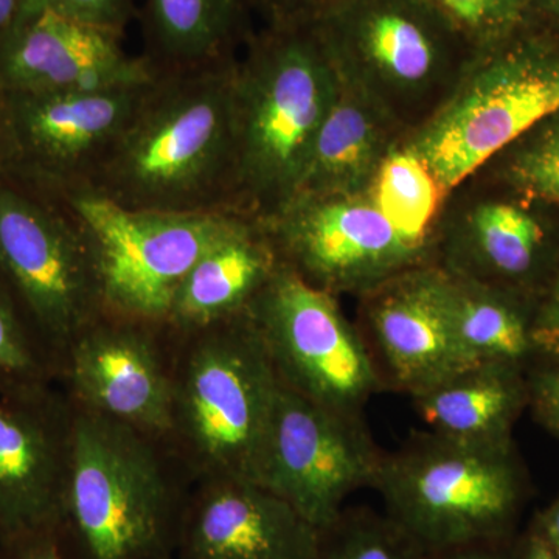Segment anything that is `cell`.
<instances>
[{"mask_svg": "<svg viewBox=\"0 0 559 559\" xmlns=\"http://www.w3.org/2000/svg\"><path fill=\"white\" fill-rule=\"evenodd\" d=\"M235 61L157 73L84 187L132 210L235 209Z\"/></svg>", "mask_w": 559, "mask_h": 559, "instance_id": "cell-1", "label": "cell"}, {"mask_svg": "<svg viewBox=\"0 0 559 559\" xmlns=\"http://www.w3.org/2000/svg\"><path fill=\"white\" fill-rule=\"evenodd\" d=\"M340 75L312 25L253 32L234 64V205L271 215L296 197Z\"/></svg>", "mask_w": 559, "mask_h": 559, "instance_id": "cell-2", "label": "cell"}, {"mask_svg": "<svg viewBox=\"0 0 559 559\" xmlns=\"http://www.w3.org/2000/svg\"><path fill=\"white\" fill-rule=\"evenodd\" d=\"M190 488L164 443L75 409L68 489L57 527L62 555L175 559Z\"/></svg>", "mask_w": 559, "mask_h": 559, "instance_id": "cell-3", "label": "cell"}, {"mask_svg": "<svg viewBox=\"0 0 559 559\" xmlns=\"http://www.w3.org/2000/svg\"><path fill=\"white\" fill-rule=\"evenodd\" d=\"M173 341L171 423L165 447L191 485L257 481L280 384L248 312Z\"/></svg>", "mask_w": 559, "mask_h": 559, "instance_id": "cell-4", "label": "cell"}, {"mask_svg": "<svg viewBox=\"0 0 559 559\" xmlns=\"http://www.w3.org/2000/svg\"><path fill=\"white\" fill-rule=\"evenodd\" d=\"M311 25L340 79L406 139L448 100L476 55L425 0H334Z\"/></svg>", "mask_w": 559, "mask_h": 559, "instance_id": "cell-5", "label": "cell"}, {"mask_svg": "<svg viewBox=\"0 0 559 559\" xmlns=\"http://www.w3.org/2000/svg\"><path fill=\"white\" fill-rule=\"evenodd\" d=\"M559 109V36L532 20L474 55L441 108L404 140L444 197Z\"/></svg>", "mask_w": 559, "mask_h": 559, "instance_id": "cell-6", "label": "cell"}, {"mask_svg": "<svg viewBox=\"0 0 559 559\" xmlns=\"http://www.w3.org/2000/svg\"><path fill=\"white\" fill-rule=\"evenodd\" d=\"M385 513L432 554L514 538L525 477L510 444L414 433L382 457L374 488Z\"/></svg>", "mask_w": 559, "mask_h": 559, "instance_id": "cell-7", "label": "cell"}, {"mask_svg": "<svg viewBox=\"0 0 559 559\" xmlns=\"http://www.w3.org/2000/svg\"><path fill=\"white\" fill-rule=\"evenodd\" d=\"M0 271L57 367L106 314L90 235L57 197L0 176Z\"/></svg>", "mask_w": 559, "mask_h": 559, "instance_id": "cell-8", "label": "cell"}, {"mask_svg": "<svg viewBox=\"0 0 559 559\" xmlns=\"http://www.w3.org/2000/svg\"><path fill=\"white\" fill-rule=\"evenodd\" d=\"M44 193L57 197L90 235L106 314L162 325L182 280L241 212L132 210L84 186Z\"/></svg>", "mask_w": 559, "mask_h": 559, "instance_id": "cell-9", "label": "cell"}, {"mask_svg": "<svg viewBox=\"0 0 559 559\" xmlns=\"http://www.w3.org/2000/svg\"><path fill=\"white\" fill-rule=\"evenodd\" d=\"M263 221L283 266L336 297L436 264L433 241L401 229L371 194L299 193Z\"/></svg>", "mask_w": 559, "mask_h": 559, "instance_id": "cell-10", "label": "cell"}, {"mask_svg": "<svg viewBox=\"0 0 559 559\" xmlns=\"http://www.w3.org/2000/svg\"><path fill=\"white\" fill-rule=\"evenodd\" d=\"M337 299L282 264L250 305L248 318L283 388L362 417L384 382L359 326Z\"/></svg>", "mask_w": 559, "mask_h": 559, "instance_id": "cell-11", "label": "cell"}, {"mask_svg": "<svg viewBox=\"0 0 559 559\" xmlns=\"http://www.w3.org/2000/svg\"><path fill=\"white\" fill-rule=\"evenodd\" d=\"M432 237L436 266L536 304L559 255V207L477 171L444 197Z\"/></svg>", "mask_w": 559, "mask_h": 559, "instance_id": "cell-12", "label": "cell"}, {"mask_svg": "<svg viewBox=\"0 0 559 559\" xmlns=\"http://www.w3.org/2000/svg\"><path fill=\"white\" fill-rule=\"evenodd\" d=\"M382 457L362 417L320 406L280 384L257 484L323 530L341 516L353 492L374 488Z\"/></svg>", "mask_w": 559, "mask_h": 559, "instance_id": "cell-13", "label": "cell"}, {"mask_svg": "<svg viewBox=\"0 0 559 559\" xmlns=\"http://www.w3.org/2000/svg\"><path fill=\"white\" fill-rule=\"evenodd\" d=\"M151 81L119 90L0 92V176L40 191L86 186Z\"/></svg>", "mask_w": 559, "mask_h": 559, "instance_id": "cell-14", "label": "cell"}, {"mask_svg": "<svg viewBox=\"0 0 559 559\" xmlns=\"http://www.w3.org/2000/svg\"><path fill=\"white\" fill-rule=\"evenodd\" d=\"M175 341L167 326L105 314L70 345L58 385L75 409L167 443Z\"/></svg>", "mask_w": 559, "mask_h": 559, "instance_id": "cell-15", "label": "cell"}, {"mask_svg": "<svg viewBox=\"0 0 559 559\" xmlns=\"http://www.w3.org/2000/svg\"><path fill=\"white\" fill-rule=\"evenodd\" d=\"M123 38L47 0H25L0 38V92L119 90L156 79V70L130 53Z\"/></svg>", "mask_w": 559, "mask_h": 559, "instance_id": "cell-16", "label": "cell"}, {"mask_svg": "<svg viewBox=\"0 0 559 559\" xmlns=\"http://www.w3.org/2000/svg\"><path fill=\"white\" fill-rule=\"evenodd\" d=\"M75 409L60 385L0 395V544L57 532Z\"/></svg>", "mask_w": 559, "mask_h": 559, "instance_id": "cell-17", "label": "cell"}, {"mask_svg": "<svg viewBox=\"0 0 559 559\" xmlns=\"http://www.w3.org/2000/svg\"><path fill=\"white\" fill-rule=\"evenodd\" d=\"M359 299L364 340L388 384L415 396L469 366L452 333L440 267H415Z\"/></svg>", "mask_w": 559, "mask_h": 559, "instance_id": "cell-18", "label": "cell"}, {"mask_svg": "<svg viewBox=\"0 0 559 559\" xmlns=\"http://www.w3.org/2000/svg\"><path fill=\"white\" fill-rule=\"evenodd\" d=\"M320 530L253 480L191 485L175 559H316Z\"/></svg>", "mask_w": 559, "mask_h": 559, "instance_id": "cell-19", "label": "cell"}, {"mask_svg": "<svg viewBox=\"0 0 559 559\" xmlns=\"http://www.w3.org/2000/svg\"><path fill=\"white\" fill-rule=\"evenodd\" d=\"M280 266L263 218L241 210L182 280L164 325L183 336L245 316Z\"/></svg>", "mask_w": 559, "mask_h": 559, "instance_id": "cell-20", "label": "cell"}, {"mask_svg": "<svg viewBox=\"0 0 559 559\" xmlns=\"http://www.w3.org/2000/svg\"><path fill=\"white\" fill-rule=\"evenodd\" d=\"M404 140L406 134L384 109L340 79L297 194H370Z\"/></svg>", "mask_w": 559, "mask_h": 559, "instance_id": "cell-21", "label": "cell"}, {"mask_svg": "<svg viewBox=\"0 0 559 559\" xmlns=\"http://www.w3.org/2000/svg\"><path fill=\"white\" fill-rule=\"evenodd\" d=\"M249 0H139L142 58L156 73L237 60L253 31Z\"/></svg>", "mask_w": 559, "mask_h": 559, "instance_id": "cell-22", "label": "cell"}, {"mask_svg": "<svg viewBox=\"0 0 559 559\" xmlns=\"http://www.w3.org/2000/svg\"><path fill=\"white\" fill-rule=\"evenodd\" d=\"M430 432L469 444H510L528 407L527 369L474 362L412 396Z\"/></svg>", "mask_w": 559, "mask_h": 559, "instance_id": "cell-23", "label": "cell"}, {"mask_svg": "<svg viewBox=\"0 0 559 559\" xmlns=\"http://www.w3.org/2000/svg\"><path fill=\"white\" fill-rule=\"evenodd\" d=\"M441 289L452 333L465 358L528 369L539 356L535 300L441 270Z\"/></svg>", "mask_w": 559, "mask_h": 559, "instance_id": "cell-24", "label": "cell"}, {"mask_svg": "<svg viewBox=\"0 0 559 559\" xmlns=\"http://www.w3.org/2000/svg\"><path fill=\"white\" fill-rule=\"evenodd\" d=\"M316 559H433V554L388 513L345 507L330 527L320 530Z\"/></svg>", "mask_w": 559, "mask_h": 559, "instance_id": "cell-25", "label": "cell"}, {"mask_svg": "<svg viewBox=\"0 0 559 559\" xmlns=\"http://www.w3.org/2000/svg\"><path fill=\"white\" fill-rule=\"evenodd\" d=\"M370 194L401 229L433 241L444 193L412 151L401 146L390 156Z\"/></svg>", "mask_w": 559, "mask_h": 559, "instance_id": "cell-26", "label": "cell"}, {"mask_svg": "<svg viewBox=\"0 0 559 559\" xmlns=\"http://www.w3.org/2000/svg\"><path fill=\"white\" fill-rule=\"evenodd\" d=\"M479 171L530 198L559 207V109Z\"/></svg>", "mask_w": 559, "mask_h": 559, "instance_id": "cell-27", "label": "cell"}, {"mask_svg": "<svg viewBox=\"0 0 559 559\" xmlns=\"http://www.w3.org/2000/svg\"><path fill=\"white\" fill-rule=\"evenodd\" d=\"M58 384V371L0 271V395Z\"/></svg>", "mask_w": 559, "mask_h": 559, "instance_id": "cell-28", "label": "cell"}, {"mask_svg": "<svg viewBox=\"0 0 559 559\" xmlns=\"http://www.w3.org/2000/svg\"><path fill=\"white\" fill-rule=\"evenodd\" d=\"M479 53L528 24L538 0H425Z\"/></svg>", "mask_w": 559, "mask_h": 559, "instance_id": "cell-29", "label": "cell"}, {"mask_svg": "<svg viewBox=\"0 0 559 559\" xmlns=\"http://www.w3.org/2000/svg\"><path fill=\"white\" fill-rule=\"evenodd\" d=\"M528 407L559 439V356H538L527 369Z\"/></svg>", "mask_w": 559, "mask_h": 559, "instance_id": "cell-30", "label": "cell"}, {"mask_svg": "<svg viewBox=\"0 0 559 559\" xmlns=\"http://www.w3.org/2000/svg\"><path fill=\"white\" fill-rule=\"evenodd\" d=\"M76 20L90 22L124 36L138 16L139 0H47Z\"/></svg>", "mask_w": 559, "mask_h": 559, "instance_id": "cell-31", "label": "cell"}, {"mask_svg": "<svg viewBox=\"0 0 559 559\" xmlns=\"http://www.w3.org/2000/svg\"><path fill=\"white\" fill-rule=\"evenodd\" d=\"M533 333L539 356H559V255L546 288L536 299Z\"/></svg>", "mask_w": 559, "mask_h": 559, "instance_id": "cell-32", "label": "cell"}, {"mask_svg": "<svg viewBox=\"0 0 559 559\" xmlns=\"http://www.w3.org/2000/svg\"><path fill=\"white\" fill-rule=\"evenodd\" d=\"M266 27H297L318 20L334 0H249Z\"/></svg>", "mask_w": 559, "mask_h": 559, "instance_id": "cell-33", "label": "cell"}, {"mask_svg": "<svg viewBox=\"0 0 559 559\" xmlns=\"http://www.w3.org/2000/svg\"><path fill=\"white\" fill-rule=\"evenodd\" d=\"M0 559H66L57 532H39L0 544Z\"/></svg>", "mask_w": 559, "mask_h": 559, "instance_id": "cell-34", "label": "cell"}, {"mask_svg": "<svg viewBox=\"0 0 559 559\" xmlns=\"http://www.w3.org/2000/svg\"><path fill=\"white\" fill-rule=\"evenodd\" d=\"M433 559H520L516 538L468 544L433 554Z\"/></svg>", "mask_w": 559, "mask_h": 559, "instance_id": "cell-35", "label": "cell"}, {"mask_svg": "<svg viewBox=\"0 0 559 559\" xmlns=\"http://www.w3.org/2000/svg\"><path fill=\"white\" fill-rule=\"evenodd\" d=\"M518 558L520 559H559V554L544 538L535 522L530 524L527 532L516 538Z\"/></svg>", "mask_w": 559, "mask_h": 559, "instance_id": "cell-36", "label": "cell"}, {"mask_svg": "<svg viewBox=\"0 0 559 559\" xmlns=\"http://www.w3.org/2000/svg\"><path fill=\"white\" fill-rule=\"evenodd\" d=\"M544 538L549 540L550 546L559 554V496L551 502V506L533 520Z\"/></svg>", "mask_w": 559, "mask_h": 559, "instance_id": "cell-37", "label": "cell"}, {"mask_svg": "<svg viewBox=\"0 0 559 559\" xmlns=\"http://www.w3.org/2000/svg\"><path fill=\"white\" fill-rule=\"evenodd\" d=\"M533 20L559 36V0H538Z\"/></svg>", "mask_w": 559, "mask_h": 559, "instance_id": "cell-38", "label": "cell"}, {"mask_svg": "<svg viewBox=\"0 0 559 559\" xmlns=\"http://www.w3.org/2000/svg\"><path fill=\"white\" fill-rule=\"evenodd\" d=\"M25 0H0V38L20 16Z\"/></svg>", "mask_w": 559, "mask_h": 559, "instance_id": "cell-39", "label": "cell"}]
</instances>
